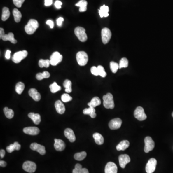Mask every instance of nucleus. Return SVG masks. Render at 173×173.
<instances>
[{
    "label": "nucleus",
    "mask_w": 173,
    "mask_h": 173,
    "mask_svg": "<svg viewBox=\"0 0 173 173\" xmlns=\"http://www.w3.org/2000/svg\"><path fill=\"white\" fill-rule=\"evenodd\" d=\"M39 24L38 21L35 19H30L27 23V25L25 26V30L26 33L29 35H32L36 32L39 27Z\"/></svg>",
    "instance_id": "nucleus-1"
},
{
    "label": "nucleus",
    "mask_w": 173,
    "mask_h": 173,
    "mask_svg": "<svg viewBox=\"0 0 173 173\" xmlns=\"http://www.w3.org/2000/svg\"><path fill=\"white\" fill-rule=\"evenodd\" d=\"M104 106L106 109H113L115 107V103L113 101V96L110 93L103 96Z\"/></svg>",
    "instance_id": "nucleus-2"
},
{
    "label": "nucleus",
    "mask_w": 173,
    "mask_h": 173,
    "mask_svg": "<svg viewBox=\"0 0 173 173\" xmlns=\"http://www.w3.org/2000/svg\"><path fill=\"white\" fill-rule=\"evenodd\" d=\"M76 59L79 66H84L87 64L89 60L88 55L86 52L81 51L76 53Z\"/></svg>",
    "instance_id": "nucleus-3"
},
{
    "label": "nucleus",
    "mask_w": 173,
    "mask_h": 173,
    "mask_svg": "<svg viewBox=\"0 0 173 173\" xmlns=\"http://www.w3.org/2000/svg\"><path fill=\"white\" fill-rule=\"evenodd\" d=\"M74 32L78 39L81 42H85L87 40V35L84 28L81 27H78L75 29Z\"/></svg>",
    "instance_id": "nucleus-4"
},
{
    "label": "nucleus",
    "mask_w": 173,
    "mask_h": 173,
    "mask_svg": "<svg viewBox=\"0 0 173 173\" xmlns=\"http://www.w3.org/2000/svg\"><path fill=\"white\" fill-rule=\"evenodd\" d=\"M28 53L26 50L19 51L15 53L12 57V61L14 63L18 64L27 56Z\"/></svg>",
    "instance_id": "nucleus-5"
},
{
    "label": "nucleus",
    "mask_w": 173,
    "mask_h": 173,
    "mask_svg": "<svg viewBox=\"0 0 173 173\" xmlns=\"http://www.w3.org/2000/svg\"><path fill=\"white\" fill-rule=\"evenodd\" d=\"M101 35L103 43L104 44L108 43L112 37V33L111 30L108 28L104 27L102 30Z\"/></svg>",
    "instance_id": "nucleus-6"
},
{
    "label": "nucleus",
    "mask_w": 173,
    "mask_h": 173,
    "mask_svg": "<svg viewBox=\"0 0 173 173\" xmlns=\"http://www.w3.org/2000/svg\"><path fill=\"white\" fill-rule=\"evenodd\" d=\"M63 59V56L59 52H55L52 54L50 57V64L53 66L57 65L61 63Z\"/></svg>",
    "instance_id": "nucleus-7"
},
{
    "label": "nucleus",
    "mask_w": 173,
    "mask_h": 173,
    "mask_svg": "<svg viewBox=\"0 0 173 173\" xmlns=\"http://www.w3.org/2000/svg\"><path fill=\"white\" fill-rule=\"evenodd\" d=\"M23 169L26 172L29 173H33L35 172L37 165L35 162L31 161H26L23 165Z\"/></svg>",
    "instance_id": "nucleus-8"
},
{
    "label": "nucleus",
    "mask_w": 173,
    "mask_h": 173,
    "mask_svg": "<svg viewBox=\"0 0 173 173\" xmlns=\"http://www.w3.org/2000/svg\"><path fill=\"white\" fill-rule=\"evenodd\" d=\"M134 115L135 118L139 121H143L147 118V116L145 113L144 109L142 107L136 108L134 113Z\"/></svg>",
    "instance_id": "nucleus-9"
},
{
    "label": "nucleus",
    "mask_w": 173,
    "mask_h": 173,
    "mask_svg": "<svg viewBox=\"0 0 173 173\" xmlns=\"http://www.w3.org/2000/svg\"><path fill=\"white\" fill-rule=\"evenodd\" d=\"M144 142V151L145 153H148L154 148L155 143L151 137L148 136L145 138Z\"/></svg>",
    "instance_id": "nucleus-10"
},
{
    "label": "nucleus",
    "mask_w": 173,
    "mask_h": 173,
    "mask_svg": "<svg viewBox=\"0 0 173 173\" xmlns=\"http://www.w3.org/2000/svg\"><path fill=\"white\" fill-rule=\"evenodd\" d=\"M157 160L154 158H151L148 160L146 165V171L147 173H153L155 171L157 165Z\"/></svg>",
    "instance_id": "nucleus-11"
},
{
    "label": "nucleus",
    "mask_w": 173,
    "mask_h": 173,
    "mask_svg": "<svg viewBox=\"0 0 173 173\" xmlns=\"http://www.w3.org/2000/svg\"><path fill=\"white\" fill-rule=\"evenodd\" d=\"M122 121L121 119L119 118L113 119L111 120L109 123V128L111 130H116L120 128L122 125Z\"/></svg>",
    "instance_id": "nucleus-12"
},
{
    "label": "nucleus",
    "mask_w": 173,
    "mask_h": 173,
    "mask_svg": "<svg viewBox=\"0 0 173 173\" xmlns=\"http://www.w3.org/2000/svg\"><path fill=\"white\" fill-rule=\"evenodd\" d=\"M30 148L32 150L38 152L40 154L42 155L46 153L45 147L38 143H32V144L30 145Z\"/></svg>",
    "instance_id": "nucleus-13"
},
{
    "label": "nucleus",
    "mask_w": 173,
    "mask_h": 173,
    "mask_svg": "<svg viewBox=\"0 0 173 173\" xmlns=\"http://www.w3.org/2000/svg\"><path fill=\"white\" fill-rule=\"evenodd\" d=\"M119 162L120 167L125 168L127 164L130 162V158L127 154H122L119 156Z\"/></svg>",
    "instance_id": "nucleus-14"
},
{
    "label": "nucleus",
    "mask_w": 173,
    "mask_h": 173,
    "mask_svg": "<svg viewBox=\"0 0 173 173\" xmlns=\"http://www.w3.org/2000/svg\"><path fill=\"white\" fill-rule=\"evenodd\" d=\"M105 173H117V167L114 162H108L105 167Z\"/></svg>",
    "instance_id": "nucleus-15"
},
{
    "label": "nucleus",
    "mask_w": 173,
    "mask_h": 173,
    "mask_svg": "<svg viewBox=\"0 0 173 173\" xmlns=\"http://www.w3.org/2000/svg\"><path fill=\"white\" fill-rule=\"evenodd\" d=\"M23 132L25 134L30 135H37L40 133V130L35 127H27L23 129Z\"/></svg>",
    "instance_id": "nucleus-16"
},
{
    "label": "nucleus",
    "mask_w": 173,
    "mask_h": 173,
    "mask_svg": "<svg viewBox=\"0 0 173 173\" xmlns=\"http://www.w3.org/2000/svg\"><path fill=\"white\" fill-rule=\"evenodd\" d=\"M64 136L71 142H74L76 140V136L74 131L71 128H67L64 131Z\"/></svg>",
    "instance_id": "nucleus-17"
},
{
    "label": "nucleus",
    "mask_w": 173,
    "mask_h": 173,
    "mask_svg": "<svg viewBox=\"0 0 173 173\" xmlns=\"http://www.w3.org/2000/svg\"><path fill=\"white\" fill-rule=\"evenodd\" d=\"M55 144L54 147L56 151H63L66 147V145L64 142L61 139H55Z\"/></svg>",
    "instance_id": "nucleus-18"
},
{
    "label": "nucleus",
    "mask_w": 173,
    "mask_h": 173,
    "mask_svg": "<svg viewBox=\"0 0 173 173\" xmlns=\"http://www.w3.org/2000/svg\"><path fill=\"white\" fill-rule=\"evenodd\" d=\"M29 95L34 99V101L38 102L41 99V95L38 92L37 90L34 88L30 89L29 91Z\"/></svg>",
    "instance_id": "nucleus-19"
},
{
    "label": "nucleus",
    "mask_w": 173,
    "mask_h": 173,
    "mask_svg": "<svg viewBox=\"0 0 173 173\" xmlns=\"http://www.w3.org/2000/svg\"><path fill=\"white\" fill-rule=\"evenodd\" d=\"M55 107L58 113L61 115L64 113L66 111V108L64 106V104L60 100L56 101V102L55 103Z\"/></svg>",
    "instance_id": "nucleus-20"
},
{
    "label": "nucleus",
    "mask_w": 173,
    "mask_h": 173,
    "mask_svg": "<svg viewBox=\"0 0 173 173\" xmlns=\"http://www.w3.org/2000/svg\"><path fill=\"white\" fill-rule=\"evenodd\" d=\"M28 116L29 117L36 125H39L41 122V117L39 113H29Z\"/></svg>",
    "instance_id": "nucleus-21"
},
{
    "label": "nucleus",
    "mask_w": 173,
    "mask_h": 173,
    "mask_svg": "<svg viewBox=\"0 0 173 173\" xmlns=\"http://www.w3.org/2000/svg\"><path fill=\"white\" fill-rule=\"evenodd\" d=\"M130 142L128 140H124L120 142L116 146V149L117 151H124L128 148L130 146Z\"/></svg>",
    "instance_id": "nucleus-22"
},
{
    "label": "nucleus",
    "mask_w": 173,
    "mask_h": 173,
    "mask_svg": "<svg viewBox=\"0 0 173 173\" xmlns=\"http://www.w3.org/2000/svg\"><path fill=\"white\" fill-rule=\"evenodd\" d=\"M1 39L4 41H9L12 43H17V41L14 38V34L12 32H10L8 34H4V35L1 37Z\"/></svg>",
    "instance_id": "nucleus-23"
},
{
    "label": "nucleus",
    "mask_w": 173,
    "mask_h": 173,
    "mask_svg": "<svg viewBox=\"0 0 173 173\" xmlns=\"http://www.w3.org/2000/svg\"><path fill=\"white\" fill-rule=\"evenodd\" d=\"M88 2L86 0H81L76 4V6L79 7V11L81 12H84L87 9Z\"/></svg>",
    "instance_id": "nucleus-24"
},
{
    "label": "nucleus",
    "mask_w": 173,
    "mask_h": 173,
    "mask_svg": "<svg viewBox=\"0 0 173 173\" xmlns=\"http://www.w3.org/2000/svg\"><path fill=\"white\" fill-rule=\"evenodd\" d=\"M109 7L105 5L102 6L99 10V13L101 18L107 17L109 16Z\"/></svg>",
    "instance_id": "nucleus-25"
},
{
    "label": "nucleus",
    "mask_w": 173,
    "mask_h": 173,
    "mask_svg": "<svg viewBox=\"0 0 173 173\" xmlns=\"http://www.w3.org/2000/svg\"><path fill=\"white\" fill-rule=\"evenodd\" d=\"M95 109L93 107H90L86 108L83 110V113L84 115H90V117L92 118H95L96 116V113H95Z\"/></svg>",
    "instance_id": "nucleus-26"
},
{
    "label": "nucleus",
    "mask_w": 173,
    "mask_h": 173,
    "mask_svg": "<svg viewBox=\"0 0 173 173\" xmlns=\"http://www.w3.org/2000/svg\"><path fill=\"white\" fill-rule=\"evenodd\" d=\"M93 137L94 138L96 143L98 145H102L104 144V139L102 135L98 133H95L93 135Z\"/></svg>",
    "instance_id": "nucleus-27"
},
{
    "label": "nucleus",
    "mask_w": 173,
    "mask_h": 173,
    "mask_svg": "<svg viewBox=\"0 0 173 173\" xmlns=\"http://www.w3.org/2000/svg\"><path fill=\"white\" fill-rule=\"evenodd\" d=\"M101 104V101L100 99L98 97H95L91 99L90 102L88 104L89 107L95 108Z\"/></svg>",
    "instance_id": "nucleus-28"
},
{
    "label": "nucleus",
    "mask_w": 173,
    "mask_h": 173,
    "mask_svg": "<svg viewBox=\"0 0 173 173\" xmlns=\"http://www.w3.org/2000/svg\"><path fill=\"white\" fill-rule=\"evenodd\" d=\"M13 14L14 17V19L15 22L18 23L20 22L22 18V14L18 9H14L13 11Z\"/></svg>",
    "instance_id": "nucleus-29"
},
{
    "label": "nucleus",
    "mask_w": 173,
    "mask_h": 173,
    "mask_svg": "<svg viewBox=\"0 0 173 173\" xmlns=\"http://www.w3.org/2000/svg\"><path fill=\"white\" fill-rule=\"evenodd\" d=\"M10 15V13L8 8L6 7H4L3 9V13H2V15H1L2 20L4 21L7 20L9 18Z\"/></svg>",
    "instance_id": "nucleus-30"
},
{
    "label": "nucleus",
    "mask_w": 173,
    "mask_h": 173,
    "mask_svg": "<svg viewBox=\"0 0 173 173\" xmlns=\"http://www.w3.org/2000/svg\"><path fill=\"white\" fill-rule=\"evenodd\" d=\"M64 87L66 89H65V91L67 93H70L72 91V82L71 81L68 80V79H66L64 81L63 84Z\"/></svg>",
    "instance_id": "nucleus-31"
},
{
    "label": "nucleus",
    "mask_w": 173,
    "mask_h": 173,
    "mask_svg": "<svg viewBox=\"0 0 173 173\" xmlns=\"http://www.w3.org/2000/svg\"><path fill=\"white\" fill-rule=\"evenodd\" d=\"M4 115L7 118L12 119L14 117V112L12 109H9L8 108L6 107L4 109Z\"/></svg>",
    "instance_id": "nucleus-32"
},
{
    "label": "nucleus",
    "mask_w": 173,
    "mask_h": 173,
    "mask_svg": "<svg viewBox=\"0 0 173 173\" xmlns=\"http://www.w3.org/2000/svg\"><path fill=\"white\" fill-rule=\"evenodd\" d=\"M87 156V153L85 151H82L81 153H76L74 155V158L77 161H82Z\"/></svg>",
    "instance_id": "nucleus-33"
},
{
    "label": "nucleus",
    "mask_w": 173,
    "mask_h": 173,
    "mask_svg": "<svg viewBox=\"0 0 173 173\" xmlns=\"http://www.w3.org/2000/svg\"><path fill=\"white\" fill-rule=\"evenodd\" d=\"M25 89V85L23 82H19L15 86V91L18 94H21Z\"/></svg>",
    "instance_id": "nucleus-34"
},
{
    "label": "nucleus",
    "mask_w": 173,
    "mask_h": 173,
    "mask_svg": "<svg viewBox=\"0 0 173 173\" xmlns=\"http://www.w3.org/2000/svg\"><path fill=\"white\" fill-rule=\"evenodd\" d=\"M50 64V60H48V59H46V60L41 59L39 62V66L41 68L44 67L46 68H48L49 67Z\"/></svg>",
    "instance_id": "nucleus-35"
},
{
    "label": "nucleus",
    "mask_w": 173,
    "mask_h": 173,
    "mask_svg": "<svg viewBox=\"0 0 173 173\" xmlns=\"http://www.w3.org/2000/svg\"><path fill=\"white\" fill-rule=\"evenodd\" d=\"M49 87L51 92L53 93L57 92V91H60L61 90V87L60 86H58L57 83L55 82H53V84L50 85Z\"/></svg>",
    "instance_id": "nucleus-36"
},
{
    "label": "nucleus",
    "mask_w": 173,
    "mask_h": 173,
    "mask_svg": "<svg viewBox=\"0 0 173 173\" xmlns=\"http://www.w3.org/2000/svg\"><path fill=\"white\" fill-rule=\"evenodd\" d=\"M111 70L113 73H116L119 68V65L115 62H111L110 64Z\"/></svg>",
    "instance_id": "nucleus-37"
},
{
    "label": "nucleus",
    "mask_w": 173,
    "mask_h": 173,
    "mask_svg": "<svg viewBox=\"0 0 173 173\" xmlns=\"http://www.w3.org/2000/svg\"><path fill=\"white\" fill-rule=\"evenodd\" d=\"M119 68H126L128 66V60L126 58H122L119 62Z\"/></svg>",
    "instance_id": "nucleus-38"
},
{
    "label": "nucleus",
    "mask_w": 173,
    "mask_h": 173,
    "mask_svg": "<svg viewBox=\"0 0 173 173\" xmlns=\"http://www.w3.org/2000/svg\"><path fill=\"white\" fill-rule=\"evenodd\" d=\"M97 68L98 69L99 75L102 78H105L106 76L107 73L104 70V67L102 66H98Z\"/></svg>",
    "instance_id": "nucleus-39"
},
{
    "label": "nucleus",
    "mask_w": 173,
    "mask_h": 173,
    "mask_svg": "<svg viewBox=\"0 0 173 173\" xmlns=\"http://www.w3.org/2000/svg\"><path fill=\"white\" fill-rule=\"evenodd\" d=\"M61 99L63 102H67L72 101V98L67 93H64L62 95Z\"/></svg>",
    "instance_id": "nucleus-40"
},
{
    "label": "nucleus",
    "mask_w": 173,
    "mask_h": 173,
    "mask_svg": "<svg viewBox=\"0 0 173 173\" xmlns=\"http://www.w3.org/2000/svg\"><path fill=\"white\" fill-rule=\"evenodd\" d=\"M82 169V165L81 164H76L75 165V168L73 170L72 173H80Z\"/></svg>",
    "instance_id": "nucleus-41"
},
{
    "label": "nucleus",
    "mask_w": 173,
    "mask_h": 173,
    "mask_svg": "<svg viewBox=\"0 0 173 173\" xmlns=\"http://www.w3.org/2000/svg\"><path fill=\"white\" fill-rule=\"evenodd\" d=\"M25 0H13V1L14 3V4L17 7H21L22 4H23L24 2L25 1Z\"/></svg>",
    "instance_id": "nucleus-42"
},
{
    "label": "nucleus",
    "mask_w": 173,
    "mask_h": 173,
    "mask_svg": "<svg viewBox=\"0 0 173 173\" xmlns=\"http://www.w3.org/2000/svg\"><path fill=\"white\" fill-rule=\"evenodd\" d=\"M90 71H91V73L92 75L96 76H98V69L97 67H95V66L92 67L90 69Z\"/></svg>",
    "instance_id": "nucleus-43"
},
{
    "label": "nucleus",
    "mask_w": 173,
    "mask_h": 173,
    "mask_svg": "<svg viewBox=\"0 0 173 173\" xmlns=\"http://www.w3.org/2000/svg\"><path fill=\"white\" fill-rule=\"evenodd\" d=\"M6 150L9 153L13 152L15 150V147L14 144H11L9 146H7V148H6Z\"/></svg>",
    "instance_id": "nucleus-44"
},
{
    "label": "nucleus",
    "mask_w": 173,
    "mask_h": 173,
    "mask_svg": "<svg viewBox=\"0 0 173 173\" xmlns=\"http://www.w3.org/2000/svg\"><path fill=\"white\" fill-rule=\"evenodd\" d=\"M55 6L56 7V8L60 9L61 8V6L62 5V3L61 1L58 0H57L55 2Z\"/></svg>",
    "instance_id": "nucleus-45"
},
{
    "label": "nucleus",
    "mask_w": 173,
    "mask_h": 173,
    "mask_svg": "<svg viewBox=\"0 0 173 173\" xmlns=\"http://www.w3.org/2000/svg\"><path fill=\"white\" fill-rule=\"evenodd\" d=\"M36 78L37 79H38V81H41L42 79L44 78L43 75V73H38V74L36 75Z\"/></svg>",
    "instance_id": "nucleus-46"
},
{
    "label": "nucleus",
    "mask_w": 173,
    "mask_h": 173,
    "mask_svg": "<svg viewBox=\"0 0 173 173\" xmlns=\"http://www.w3.org/2000/svg\"><path fill=\"white\" fill-rule=\"evenodd\" d=\"M64 21V19L63 18H62V17L59 18L57 19V24L58 26L61 27L62 25V23H63Z\"/></svg>",
    "instance_id": "nucleus-47"
},
{
    "label": "nucleus",
    "mask_w": 173,
    "mask_h": 173,
    "mask_svg": "<svg viewBox=\"0 0 173 173\" xmlns=\"http://www.w3.org/2000/svg\"><path fill=\"white\" fill-rule=\"evenodd\" d=\"M46 23L47 25H49L50 27V29H53V27H54V23H53V21L51 20H48L47 21Z\"/></svg>",
    "instance_id": "nucleus-48"
},
{
    "label": "nucleus",
    "mask_w": 173,
    "mask_h": 173,
    "mask_svg": "<svg viewBox=\"0 0 173 173\" xmlns=\"http://www.w3.org/2000/svg\"><path fill=\"white\" fill-rule=\"evenodd\" d=\"M14 146H15V150H17V151H19L21 148V145H20L19 144L18 142H15V143H14Z\"/></svg>",
    "instance_id": "nucleus-49"
},
{
    "label": "nucleus",
    "mask_w": 173,
    "mask_h": 173,
    "mask_svg": "<svg viewBox=\"0 0 173 173\" xmlns=\"http://www.w3.org/2000/svg\"><path fill=\"white\" fill-rule=\"evenodd\" d=\"M53 4V0H45V6H49L52 5Z\"/></svg>",
    "instance_id": "nucleus-50"
},
{
    "label": "nucleus",
    "mask_w": 173,
    "mask_h": 173,
    "mask_svg": "<svg viewBox=\"0 0 173 173\" xmlns=\"http://www.w3.org/2000/svg\"><path fill=\"white\" fill-rule=\"evenodd\" d=\"M43 75L44 78H50V74L49 73L47 72V71H44L42 73Z\"/></svg>",
    "instance_id": "nucleus-51"
},
{
    "label": "nucleus",
    "mask_w": 173,
    "mask_h": 173,
    "mask_svg": "<svg viewBox=\"0 0 173 173\" xmlns=\"http://www.w3.org/2000/svg\"><path fill=\"white\" fill-rule=\"evenodd\" d=\"M11 52L10 50H6V58L7 59H9L10 58V55H11Z\"/></svg>",
    "instance_id": "nucleus-52"
},
{
    "label": "nucleus",
    "mask_w": 173,
    "mask_h": 173,
    "mask_svg": "<svg viewBox=\"0 0 173 173\" xmlns=\"http://www.w3.org/2000/svg\"><path fill=\"white\" fill-rule=\"evenodd\" d=\"M5 154H6V152L4 150H1L0 151V156L1 158H3L5 156Z\"/></svg>",
    "instance_id": "nucleus-53"
},
{
    "label": "nucleus",
    "mask_w": 173,
    "mask_h": 173,
    "mask_svg": "<svg viewBox=\"0 0 173 173\" xmlns=\"http://www.w3.org/2000/svg\"><path fill=\"white\" fill-rule=\"evenodd\" d=\"M6 162H4V161H0V166L2 167H6Z\"/></svg>",
    "instance_id": "nucleus-54"
},
{
    "label": "nucleus",
    "mask_w": 173,
    "mask_h": 173,
    "mask_svg": "<svg viewBox=\"0 0 173 173\" xmlns=\"http://www.w3.org/2000/svg\"><path fill=\"white\" fill-rule=\"evenodd\" d=\"M4 34H4V29L1 27L0 29V38H1V37H3Z\"/></svg>",
    "instance_id": "nucleus-55"
},
{
    "label": "nucleus",
    "mask_w": 173,
    "mask_h": 173,
    "mask_svg": "<svg viewBox=\"0 0 173 173\" xmlns=\"http://www.w3.org/2000/svg\"><path fill=\"white\" fill-rule=\"evenodd\" d=\"M80 173H89V171L86 168H82Z\"/></svg>",
    "instance_id": "nucleus-56"
},
{
    "label": "nucleus",
    "mask_w": 173,
    "mask_h": 173,
    "mask_svg": "<svg viewBox=\"0 0 173 173\" xmlns=\"http://www.w3.org/2000/svg\"><path fill=\"white\" fill-rule=\"evenodd\" d=\"M172 116H173V113H172Z\"/></svg>",
    "instance_id": "nucleus-57"
}]
</instances>
